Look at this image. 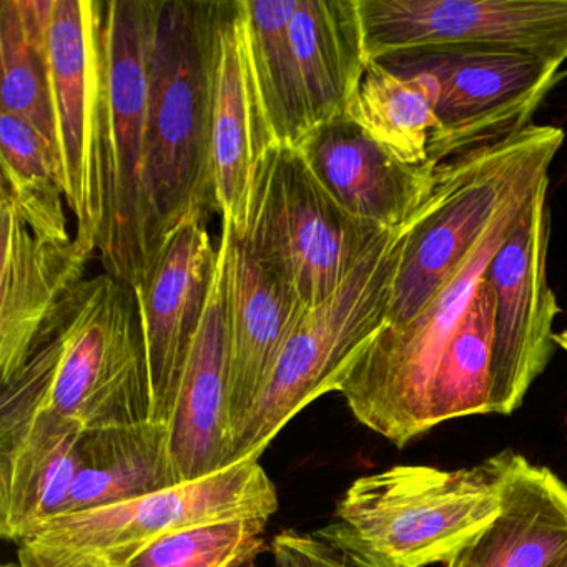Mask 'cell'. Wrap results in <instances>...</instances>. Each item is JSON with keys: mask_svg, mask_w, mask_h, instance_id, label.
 <instances>
[{"mask_svg": "<svg viewBox=\"0 0 567 567\" xmlns=\"http://www.w3.org/2000/svg\"><path fill=\"white\" fill-rule=\"evenodd\" d=\"M42 420L85 431L152 423L135 288L107 274L85 280L28 363L2 384L0 440Z\"/></svg>", "mask_w": 567, "mask_h": 567, "instance_id": "cell-1", "label": "cell"}, {"mask_svg": "<svg viewBox=\"0 0 567 567\" xmlns=\"http://www.w3.org/2000/svg\"><path fill=\"white\" fill-rule=\"evenodd\" d=\"M218 16L220 2L155 0L148 64L147 188L157 250L188 215L208 218L218 210L212 165Z\"/></svg>", "mask_w": 567, "mask_h": 567, "instance_id": "cell-2", "label": "cell"}, {"mask_svg": "<svg viewBox=\"0 0 567 567\" xmlns=\"http://www.w3.org/2000/svg\"><path fill=\"white\" fill-rule=\"evenodd\" d=\"M507 450L477 466H393L351 483L317 536L370 567L447 564L499 513Z\"/></svg>", "mask_w": 567, "mask_h": 567, "instance_id": "cell-3", "label": "cell"}, {"mask_svg": "<svg viewBox=\"0 0 567 567\" xmlns=\"http://www.w3.org/2000/svg\"><path fill=\"white\" fill-rule=\"evenodd\" d=\"M155 0L102 2L97 128V254L105 274L137 288L154 260L147 188L148 64Z\"/></svg>", "mask_w": 567, "mask_h": 567, "instance_id": "cell-4", "label": "cell"}, {"mask_svg": "<svg viewBox=\"0 0 567 567\" xmlns=\"http://www.w3.org/2000/svg\"><path fill=\"white\" fill-rule=\"evenodd\" d=\"M564 137L559 127L530 124L441 165L433 194L404 235L383 328H403L424 310L483 237L497 210L517 192L549 177Z\"/></svg>", "mask_w": 567, "mask_h": 567, "instance_id": "cell-5", "label": "cell"}, {"mask_svg": "<svg viewBox=\"0 0 567 567\" xmlns=\"http://www.w3.org/2000/svg\"><path fill=\"white\" fill-rule=\"evenodd\" d=\"M410 224L388 230L344 284L301 318L231 440L228 466L258 461L301 410L340 390L364 348L386 324Z\"/></svg>", "mask_w": 567, "mask_h": 567, "instance_id": "cell-6", "label": "cell"}, {"mask_svg": "<svg viewBox=\"0 0 567 567\" xmlns=\"http://www.w3.org/2000/svg\"><path fill=\"white\" fill-rule=\"evenodd\" d=\"M274 481L258 461L134 499L58 516L19 543V567H128L158 540L207 524L268 519Z\"/></svg>", "mask_w": 567, "mask_h": 567, "instance_id": "cell-7", "label": "cell"}, {"mask_svg": "<svg viewBox=\"0 0 567 567\" xmlns=\"http://www.w3.org/2000/svg\"><path fill=\"white\" fill-rule=\"evenodd\" d=\"M544 181L517 192L497 210L483 237L417 317L398 330L383 328L364 348L338 390L358 423L398 447L420 437L417 426L437 363L491 260Z\"/></svg>", "mask_w": 567, "mask_h": 567, "instance_id": "cell-8", "label": "cell"}, {"mask_svg": "<svg viewBox=\"0 0 567 567\" xmlns=\"http://www.w3.org/2000/svg\"><path fill=\"white\" fill-rule=\"evenodd\" d=\"M386 231L343 210L298 148L275 145L258 167L247 227L235 234L315 308L344 284Z\"/></svg>", "mask_w": 567, "mask_h": 567, "instance_id": "cell-9", "label": "cell"}, {"mask_svg": "<svg viewBox=\"0 0 567 567\" xmlns=\"http://www.w3.org/2000/svg\"><path fill=\"white\" fill-rule=\"evenodd\" d=\"M400 74L426 72L440 85L437 125L430 162L443 165L460 155L509 137L530 118L559 79V62L507 52L426 49L380 59Z\"/></svg>", "mask_w": 567, "mask_h": 567, "instance_id": "cell-10", "label": "cell"}, {"mask_svg": "<svg viewBox=\"0 0 567 567\" xmlns=\"http://www.w3.org/2000/svg\"><path fill=\"white\" fill-rule=\"evenodd\" d=\"M368 61L426 49L567 61V0H358Z\"/></svg>", "mask_w": 567, "mask_h": 567, "instance_id": "cell-11", "label": "cell"}, {"mask_svg": "<svg viewBox=\"0 0 567 567\" xmlns=\"http://www.w3.org/2000/svg\"><path fill=\"white\" fill-rule=\"evenodd\" d=\"M549 178L534 192L484 274L496 300L494 310L493 413L511 414L554 353L556 295L547 284L550 214Z\"/></svg>", "mask_w": 567, "mask_h": 567, "instance_id": "cell-12", "label": "cell"}, {"mask_svg": "<svg viewBox=\"0 0 567 567\" xmlns=\"http://www.w3.org/2000/svg\"><path fill=\"white\" fill-rule=\"evenodd\" d=\"M59 182L78 218L75 240L97 254V128L102 99V2L55 0L49 35Z\"/></svg>", "mask_w": 567, "mask_h": 567, "instance_id": "cell-13", "label": "cell"}, {"mask_svg": "<svg viewBox=\"0 0 567 567\" xmlns=\"http://www.w3.org/2000/svg\"><path fill=\"white\" fill-rule=\"evenodd\" d=\"M202 214L185 217L135 288L151 384L152 423L167 426L185 361L207 311L218 248Z\"/></svg>", "mask_w": 567, "mask_h": 567, "instance_id": "cell-14", "label": "cell"}, {"mask_svg": "<svg viewBox=\"0 0 567 567\" xmlns=\"http://www.w3.org/2000/svg\"><path fill=\"white\" fill-rule=\"evenodd\" d=\"M0 380L8 383L38 350L65 305L84 284L94 255L78 240L32 234L8 188L0 200Z\"/></svg>", "mask_w": 567, "mask_h": 567, "instance_id": "cell-15", "label": "cell"}, {"mask_svg": "<svg viewBox=\"0 0 567 567\" xmlns=\"http://www.w3.org/2000/svg\"><path fill=\"white\" fill-rule=\"evenodd\" d=\"M212 94L215 198L224 220L241 234L258 167L275 141L258 95L240 0L220 2Z\"/></svg>", "mask_w": 567, "mask_h": 567, "instance_id": "cell-16", "label": "cell"}, {"mask_svg": "<svg viewBox=\"0 0 567 567\" xmlns=\"http://www.w3.org/2000/svg\"><path fill=\"white\" fill-rule=\"evenodd\" d=\"M324 190L354 218L394 230L433 194L441 165H411L347 115L318 125L298 147Z\"/></svg>", "mask_w": 567, "mask_h": 567, "instance_id": "cell-17", "label": "cell"}, {"mask_svg": "<svg viewBox=\"0 0 567 567\" xmlns=\"http://www.w3.org/2000/svg\"><path fill=\"white\" fill-rule=\"evenodd\" d=\"M230 450V334L225 257L218 264L207 311L185 361L171 420L167 456L175 484L228 467Z\"/></svg>", "mask_w": 567, "mask_h": 567, "instance_id": "cell-18", "label": "cell"}, {"mask_svg": "<svg viewBox=\"0 0 567 567\" xmlns=\"http://www.w3.org/2000/svg\"><path fill=\"white\" fill-rule=\"evenodd\" d=\"M220 248L225 257L230 334L231 444L288 338L310 308L293 287L251 254L227 220Z\"/></svg>", "mask_w": 567, "mask_h": 567, "instance_id": "cell-19", "label": "cell"}, {"mask_svg": "<svg viewBox=\"0 0 567 567\" xmlns=\"http://www.w3.org/2000/svg\"><path fill=\"white\" fill-rule=\"evenodd\" d=\"M567 556V484L507 450L497 516L444 567H553Z\"/></svg>", "mask_w": 567, "mask_h": 567, "instance_id": "cell-20", "label": "cell"}, {"mask_svg": "<svg viewBox=\"0 0 567 567\" xmlns=\"http://www.w3.org/2000/svg\"><path fill=\"white\" fill-rule=\"evenodd\" d=\"M89 431L42 420L0 440V534L21 543L61 514L84 466Z\"/></svg>", "mask_w": 567, "mask_h": 567, "instance_id": "cell-21", "label": "cell"}, {"mask_svg": "<svg viewBox=\"0 0 567 567\" xmlns=\"http://www.w3.org/2000/svg\"><path fill=\"white\" fill-rule=\"evenodd\" d=\"M290 39L311 127L344 115L370 62L358 0H297Z\"/></svg>", "mask_w": 567, "mask_h": 567, "instance_id": "cell-22", "label": "cell"}, {"mask_svg": "<svg viewBox=\"0 0 567 567\" xmlns=\"http://www.w3.org/2000/svg\"><path fill=\"white\" fill-rule=\"evenodd\" d=\"M177 484L168 466L167 426L147 423L89 431L84 466L59 516L111 506Z\"/></svg>", "mask_w": 567, "mask_h": 567, "instance_id": "cell-23", "label": "cell"}, {"mask_svg": "<svg viewBox=\"0 0 567 567\" xmlns=\"http://www.w3.org/2000/svg\"><path fill=\"white\" fill-rule=\"evenodd\" d=\"M261 107L275 145L298 148L313 131L290 39L297 0H240Z\"/></svg>", "mask_w": 567, "mask_h": 567, "instance_id": "cell-24", "label": "cell"}, {"mask_svg": "<svg viewBox=\"0 0 567 567\" xmlns=\"http://www.w3.org/2000/svg\"><path fill=\"white\" fill-rule=\"evenodd\" d=\"M494 310L493 290L483 278L434 371L417 426L420 436L446 421L493 414Z\"/></svg>", "mask_w": 567, "mask_h": 567, "instance_id": "cell-25", "label": "cell"}, {"mask_svg": "<svg viewBox=\"0 0 567 567\" xmlns=\"http://www.w3.org/2000/svg\"><path fill=\"white\" fill-rule=\"evenodd\" d=\"M437 99L440 85L433 75L400 74L380 62H368L344 115L400 161L431 164L430 142L437 125Z\"/></svg>", "mask_w": 567, "mask_h": 567, "instance_id": "cell-26", "label": "cell"}, {"mask_svg": "<svg viewBox=\"0 0 567 567\" xmlns=\"http://www.w3.org/2000/svg\"><path fill=\"white\" fill-rule=\"evenodd\" d=\"M0 161L2 185L32 234L45 240H72L54 151L31 125L6 112H0Z\"/></svg>", "mask_w": 567, "mask_h": 567, "instance_id": "cell-27", "label": "cell"}, {"mask_svg": "<svg viewBox=\"0 0 567 567\" xmlns=\"http://www.w3.org/2000/svg\"><path fill=\"white\" fill-rule=\"evenodd\" d=\"M0 112L31 125L55 154L49 38L24 28L14 0L0 2Z\"/></svg>", "mask_w": 567, "mask_h": 567, "instance_id": "cell-28", "label": "cell"}, {"mask_svg": "<svg viewBox=\"0 0 567 567\" xmlns=\"http://www.w3.org/2000/svg\"><path fill=\"white\" fill-rule=\"evenodd\" d=\"M268 519L207 524L172 534L128 567H245L267 549Z\"/></svg>", "mask_w": 567, "mask_h": 567, "instance_id": "cell-29", "label": "cell"}, {"mask_svg": "<svg viewBox=\"0 0 567 567\" xmlns=\"http://www.w3.org/2000/svg\"><path fill=\"white\" fill-rule=\"evenodd\" d=\"M277 567H370L315 533L285 529L270 544Z\"/></svg>", "mask_w": 567, "mask_h": 567, "instance_id": "cell-30", "label": "cell"}, {"mask_svg": "<svg viewBox=\"0 0 567 567\" xmlns=\"http://www.w3.org/2000/svg\"><path fill=\"white\" fill-rule=\"evenodd\" d=\"M554 341H556L557 347L564 348L567 351V330L554 334Z\"/></svg>", "mask_w": 567, "mask_h": 567, "instance_id": "cell-31", "label": "cell"}, {"mask_svg": "<svg viewBox=\"0 0 567 567\" xmlns=\"http://www.w3.org/2000/svg\"><path fill=\"white\" fill-rule=\"evenodd\" d=\"M553 567H567V556L564 557V559H560L559 563H557L556 566Z\"/></svg>", "mask_w": 567, "mask_h": 567, "instance_id": "cell-32", "label": "cell"}, {"mask_svg": "<svg viewBox=\"0 0 567 567\" xmlns=\"http://www.w3.org/2000/svg\"><path fill=\"white\" fill-rule=\"evenodd\" d=\"M4 567H19V564H16V566H14V564H6Z\"/></svg>", "mask_w": 567, "mask_h": 567, "instance_id": "cell-33", "label": "cell"}, {"mask_svg": "<svg viewBox=\"0 0 567 567\" xmlns=\"http://www.w3.org/2000/svg\"><path fill=\"white\" fill-rule=\"evenodd\" d=\"M245 567H255V564H251V566H245Z\"/></svg>", "mask_w": 567, "mask_h": 567, "instance_id": "cell-34", "label": "cell"}]
</instances>
